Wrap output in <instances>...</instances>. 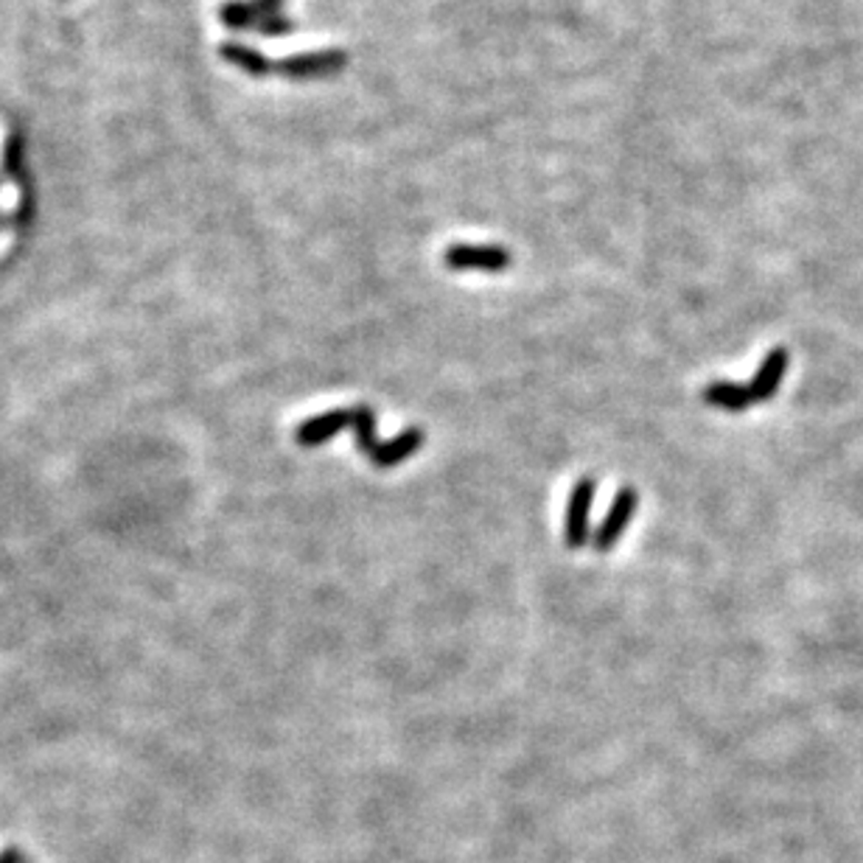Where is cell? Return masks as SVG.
<instances>
[{
    "label": "cell",
    "instance_id": "4fadbf2b",
    "mask_svg": "<svg viewBox=\"0 0 863 863\" xmlns=\"http://www.w3.org/2000/svg\"><path fill=\"white\" fill-rule=\"evenodd\" d=\"M252 9V14H256L258 20L264 18H275V14H280V9H284V0H247Z\"/></svg>",
    "mask_w": 863,
    "mask_h": 863
},
{
    "label": "cell",
    "instance_id": "8fae6325",
    "mask_svg": "<svg viewBox=\"0 0 863 863\" xmlns=\"http://www.w3.org/2000/svg\"><path fill=\"white\" fill-rule=\"evenodd\" d=\"M219 20L234 31H256L258 26V18L252 14L247 0H228V3H222L219 7Z\"/></svg>",
    "mask_w": 863,
    "mask_h": 863
},
{
    "label": "cell",
    "instance_id": "7a4b0ae2",
    "mask_svg": "<svg viewBox=\"0 0 863 863\" xmlns=\"http://www.w3.org/2000/svg\"><path fill=\"white\" fill-rule=\"evenodd\" d=\"M597 494V479L595 477H581L572 488L569 502H566V525H564V538L569 549H581L589 544V514L592 502Z\"/></svg>",
    "mask_w": 863,
    "mask_h": 863
},
{
    "label": "cell",
    "instance_id": "8992f818",
    "mask_svg": "<svg viewBox=\"0 0 863 863\" xmlns=\"http://www.w3.org/2000/svg\"><path fill=\"white\" fill-rule=\"evenodd\" d=\"M787 365H791V354H787V348H782V345H776V348H771L768 354L763 356L757 374H754V379L746 385L748 393H752L754 404L771 401V398L776 396L782 379H785Z\"/></svg>",
    "mask_w": 863,
    "mask_h": 863
},
{
    "label": "cell",
    "instance_id": "7c38bea8",
    "mask_svg": "<svg viewBox=\"0 0 863 863\" xmlns=\"http://www.w3.org/2000/svg\"><path fill=\"white\" fill-rule=\"evenodd\" d=\"M292 29H295L292 20L284 18V14H275V18L258 20L256 34L267 37V40H275V37H289V34H292Z\"/></svg>",
    "mask_w": 863,
    "mask_h": 863
},
{
    "label": "cell",
    "instance_id": "3957f363",
    "mask_svg": "<svg viewBox=\"0 0 863 863\" xmlns=\"http://www.w3.org/2000/svg\"><path fill=\"white\" fill-rule=\"evenodd\" d=\"M636 510H639V494H636L634 488H619L612 502V508H608L606 519H603V525L597 527L595 536H592V544H595L597 553H612V549L617 547V542L623 538L625 527L634 519Z\"/></svg>",
    "mask_w": 863,
    "mask_h": 863
},
{
    "label": "cell",
    "instance_id": "9c48e42d",
    "mask_svg": "<svg viewBox=\"0 0 863 863\" xmlns=\"http://www.w3.org/2000/svg\"><path fill=\"white\" fill-rule=\"evenodd\" d=\"M219 53H222L225 62L236 65V68H241L245 73H250L252 79H264L275 70V62H269L261 51H256V48L250 46H241V42H225V46L219 48Z\"/></svg>",
    "mask_w": 863,
    "mask_h": 863
},
{
    "label": "cell",
    "instance_id": "277c9868",
    "mask_svg": "<svg viewBox=\"0 0 863 863\" xmlns=\"http://www.w3.org/2000/svg\"><path fill=\"white\" fill-rule=\"evenodd\" d=\"M449 269H479V272H505L514 264L510 252L499 245H452L444 256Z\"/></svg>",
    "mask_w": 863,
    "mask_h": 863
},
{
    "label": "cell",
    "instance_id": "ba28073f",
    "mask_svg": "<svg viewBox=\"0 0 863 863\" xmlns=\"http://www.w3.org/2000/svg\"><path fill=\"white\" fill-rule=\"evenodd\" d=\"M704 401L710 407L726 409V413H746L754 407V398L746 385H735V381H712L704 387Z\"/></svg>",
    "mask_w": 863,
    "mask_h": 863
},
{
    "label": "cell",
    "instance_id": "5b68a950",
    "mask_svg": "<svg viewBox=\"0 0 863 863\" xmlns=\"http://www.w3.org/2000/svg\"><path fill=\"white\" fill-rule=\"evenodd\" d=\"M343 429H354V407L328 409V413L304 420L295 429V444L304 446V449H315V446H323L343 435Z\"/></svg>",
    "mask_w": 863,
    "mask_h": 863
},
{
    "label": "cell",
    "instance_id": "52a82bcc",
    "mask_svg": "<svg viewBox=\"0 0 863 863\" xmlns=\"http://www.w3.org/2000/svg\"><path fill=\"white\" fill-rule=\"evenodd\" d=\"M424 440H426L424 429H418V426H409V429H404L401 435H396L393 440H379V446H376V452L368 457V460L374 463L376 468H396V466H401L404 460H409V457L418 455L420 446H424Z\"/></svg>",
    "mask_w": 863,
    "mask_h": 863
},
{
    "label": "cell",
    "instance_id": "6da1fadb",
    "mask_svg": "<svg viewBox=\"0 0 863 863\" xmlns=\"http://www.w3.org/2000/svg\"><path fill=\"white\" fill-rule=\"evenodd\" d=\"M345 65H348V53L339 48H328V51L295 53V57L280 59L275 62V73L292 79V82H311V79H331Z\"/></svg>",
    "mask_w": 863,
    "mask_h": 863
},
{
    "label": "cell",
    "instance_id": "30bf717a",
    "mask_svg": "<svg viewBox=\"0 0 863 863\" xmlns=\"http://www.w3.org/2000/svg\"><path fill=\"white\" fill-rule=\"evenodd\" d=\"M354 432H356V449L363 452L365 457H370L379 446L376 438V413L374 407L363 404V407H354Z\"/></svg>",
    "mask_w": 863,
    "mask_h": 863
}]
</instances>
